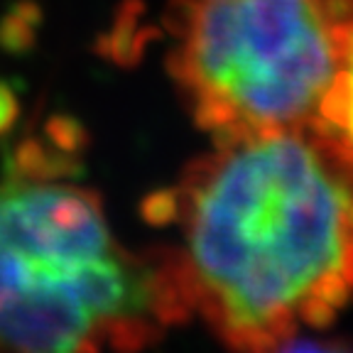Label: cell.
I'll return each mask as SVG.
<instances>
[{
    "label": "cell",
    "instance_id": "cell-7",
    "mask_svg": "<svg viewBox=\"0 0 353 353\" xmlns=\"http://www.w3.org/2000/svg\"><path fill=\"white\" fill-rule=\"evenodd\" d=\"M17 116H20V103H17V94L8 83L0 81V138L15 125Z\"/></svg>",
    "mask_w": 353,
    "mask_h": 353
},
{
    "label": "cell",
    "instance_id": "cell-8",
    "mask_svg": "<svg viewBox=\"0 0 353 353\" xmlns=\"http://www.w3.org/2000/svg\"><path fill=\"white\" fill-rule=\"evenodd\" d=\"M331 32H334V44H336L339 61L343 64H353V20L348 22H334L331 25Z\"/></svg>",
    "mask_w": 353,
    "mask_h": 353
},
{
    "label": "cell",
    "instance_id": "cell-4",
    "mask_svg": "<svg viewBox=\"0 0 353 353\" xmlns=\"http://www.w3.org/2000/svg\"><path fill=\"white\" fill-rule=\"evenodd\" d=\"M99 324L50 275L32 280L0 307V348L10 353H101Z\"/></svg>",
    "mask_w": 353,
    "mask_h": 353
},
{
    "label": "cell",
    "instance_id": "cell-6",
    "mask_svg": "<svg viewBox=\"0 0 353 353\" xmlns=\"http://www.w3.org/2000/svg\"><path fill=\"white\" fill-rule=\"evenodd\" d=\"M272 353H353V346L343 341H319V339H287Z\"/></svg>",
    "mask_w": 353,
    "mask_h": 353
},
{
    "label": "cell",
    "instance_id": "cell-10",
    "mask_svg": "<svg viewBox=\"0 0 353 353\" xmlns=\"http://www.w3.org/2000/svg\"><path fill=\"white\" fill-rule=\"evenodd\" d=\"M324 10L331 22H348L353 20V0H324Z\"/></svg>",
    "mask_w": 353,
    "mask_h": 353
},
{
    "label": "cell",
    "instance_id": "cell-3",
    "mask_svg": "<svg viewBox=\"0 0 353 353\" xmlns=\"http://www.w3.org/2000/svg\"><path fill=\"white\" fill-rule=\"evenodd\" d=\"M0 248L32 268H64L116 248L99 194L54 179L0 187Z\"/></svg>",
    "mask_w": 353,
    "mask_h": 353
},
{
    "label": "cell",
    "instance_id": "cell-9",
    "mask_svg": "<svg viewBox=\"0 0 353 353\" xmlns=\"http://www.w3.org/2000/svg\"><path fill=\"white\" fill-rule=\"evenodd\" d=\"M346 86H348V105H346V118L341 125V145L353 160V64L346 66Z\"/></svg>",
    "mask_w": 353,
    "mask_h": 353
},
{
    "label": "cell",
    "instance_id": "cell-1",
    "mask_svg": "<svg viewBox=\"0 0 353 353\" xmlns=\"http://www.w3.org/2000/svg\"><path fill=\"white\" fill-rule=\"evenodd\" d=\"M194 312L233 353L326 329L353 294V160L309 125L216 140L174 187Z\"/></svg>",
    "mask_w": 353,
    "mask_h": 353
},
{
    "label": "cell",
    "instance_id": "cell-5",
    "mask_svg": "<svg viewBox=\"0 0 353 353\" xmlns=\"http://www.w3.org/2000/svg\"><path fill=\"white\" fill-rule=\"evenodd\" d=\"M32 280V265L0 248V307Z\"/></svg>",
    "mask_w": 353,
    "mask_h": 353
},
{
    "label": "cell",
    "instance_id": "cell-2",
    "mask_svg": "<svg viewBox=\"0 0 353 353\" xmlns=\"http://www.w3.org/2000/svg\"><path fill=\"white\" fill-rule=\"evenodd\" d=\"M170 72L216 140L307 125L339 72L324 0H176Z\"/></svg>",
    "mask_w": 353,
    "mask_h": 353
}]
</instances>
